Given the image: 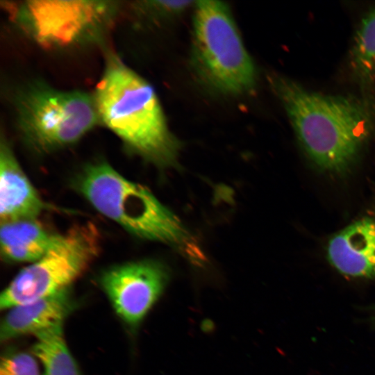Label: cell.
I'll return each instance as SVG.
<instances>
[{"label": "cell", "mask_w": 375, "mask_h": 375, "mask_svg": "<svg viewBox=\"0 0 375 375\" xmlns=\"http://www.w3.org/2000/svg\"><path fill=\"white\" fill-rule=\"evenodd\" d=\"M270 83L310 160L329 174L349 172L375 133V101L315 92L280 75Z\"/></svg>", "instance_id": "6da1fadb"}, {"label": "cell", "mask_w": 375, "mask_h": 375, "mask_svg": "<svg viewBox=\"0 0 375 375\" xmlns=\"http://www.w3.org/2000/svg\"><path fill=\"white\" fill-rule=\"evenodd\" d=\"M93 97L99 122L129 150L161 167L176 165L180 144L153 88L117 55L107 56Z\"/></svg>", "instance_id": "7a4b0ae2"}, {"label": "cell", "mask_w": 375, "mask_h": 375, "mask_svg": "<svg viewBox=\"0 0 375 375\" xmlns=\"http://www.w3.org/2000/svg\"><path fill=\"white\" fill-rule=\"evenodd\" d=\"M78 189L98 212L133 235L172 245L202 260L178 218L149 190L127 179L108 163L87 166L78 179Z\"/></svg>", "instance_id": "3957f363"}, {"label": "cell", "mask_w": 375, "mask_h": 375, "mask_svg": "<svg viewBox=\"0 0 375 375\" xmlns=\"http://www.w3.org/2000/svg\"><path fill=\"white\" fill-rule=\"evenodd\" d=\"M192 57L201 78L224 94L239 95L256 85V70L228 6L218 1L195 2Z\"/></svg>", "instance_id": "277c9868"}, {"label": "cell", "mask_w": 375, "mask_h": 375, "mask_svg": "<svg viewBox=\"0 0 375 375\" xmlns=\"http://www.w3.org/2000/svg\"><path fill=\"white\" fill-rule=\"evenodd\" d=\"M15 107L22 137L43 151L76 143L99 122L93 95L39 81L16 93Z\"/></svg>", "instance_id": "5b68a950"}, {"label": "cell", "mask_w": 375, "mask_h": 375, "mask_svg": "<svg viewBox=\"0 0 375 375\" xmlns=\"http://www.w3.org/2000/svg\"><path fill=\"white\" fill-rule=\"evenodd\" d=\"M18 28L38 45L60 49L100 40L110 27L118 4L111 1H4Z\"/></svg>", "instance_id": "8992f818"}, {"label": "cell", "mask_w": 375, "mask_h": 375, "mask_svg": "<svg viewBox=\"0 0 375 375\" xmlns=\"http://www.w3.org/2000/svg\"><path fill=\"white\" fill-rule=\"evenodd\" d=\"M100 233L91 222L60 234L37 261L22 269L2 292L1 309L32 302L69 288L100 253Z\"/></svg>", "instance_id": "52a82bcc"}, {"label": "cell", "mask_w": 375, "mask_h": 375, "mask_svg": "<svg viewBox=\"0 0 375 375\" xmlns=\"http://www.w3.org/2000/svg\"><path fill=\"white\" fill-rule=\"evenodd\" d=\"M168 280L169 273L161 262L142 260L106 269L99 284L117 315L134 330L159 299Z\"/></svg>", "instance_id": "ba28073f"}, {"label": "cell", "mask_w": 375, "mask_h": 375, "mask_svg": "<svg viewBox=\"0 0 375 375\" xmlns=\"http://www.w3.org/2000/svg\"><path fill=\"white\" fill-rule=\"evenodd\" d=\"M327 257L344 276L375 278V217H362L333 235L328 243Z\"/></svg>", "instance_id": "9c48e42d"}, {"label": "cell", "mask_w": 375, "mask_h": 375, "mask_svg": "<svg viewBox=\"0 0 375 375\" xmlns=\"http://www.w3.org/2000/svg\"><path fill=\"white\" fill-rule=\"evenodd\" d=\"M49 207L23 171L8 142L0 144L1 223L37 219Z\"/></svg>", "instance_id": "30bf717a"}, {"label": "cell", "mask_w": 375, "mask_h": 375, "mask_svg": "<svg viewBox=\"0 0 375 375\" xmlns=\"http://www.w3.org/2000/svg\"><path fill=\"white\" fill-rule=\"evenodd\" d=\"M76 306L69 288L30 303L10 308L1 323L0 340L6 342L17 337L34 334L64 319Z\"/></svg>", "instance_id": "8fae6325"}, {"label": "cell", "mask_w": 375, "mask_h": 375, "mask_svg": "<svg viewBox=\"0 0 375 375\" xmlns=\"http://www.w3.org/2000/svg\"><path fill=\"white\" fill-rule=\"evenodd\" d=\"M60 234L53 233L37 219L1 223V255L7 262L33 263L51 248Z\"/></svg>", "instance_id": "7c38bea8"}, {"label": "cell", "mask_w": 375, "mask_h": 375, "mask_svg": "<svg viewBox=\"0 0 375 375\" xmlns=\"http://www.w3.org/2000/svg\"><path fill=\"white\" fill-rule=\"evenodd\" d=\"M350 69L360 96L375 101V8L358 26L350 51Z\"/></svg>", "instance_id": "4fadbf2b"}, {"label": "cell", "mask_w": 375, "mask_h": 375, "mask_svg": "<svg viewBox=\"0 0 375 375\" xmlns=\"http://www.w3.org/2000/svg\"><path fill=\"white\" fill-rule=\"evenodd\" d=\"M33 353L41 362L44 375H81L65 340L62 323L35 335Z\"/></svg>", "instance_id": "5bb4252c"}, {"label": "cell", "mask_w": 375, "mask_h": 375, "mask_svg": "<svg viewBox=\"0 0 375 375\" xmlns=\"http://www.w3.org/2000/svg\"><path fill=\"white\" fill-rule=\"evenodd\" d=\"M0 375H40L38 363L31 354L10 351L1 358Z\"/></svg>", "instance_id": "9a60e30c"}, {"label": "cell", "mask_w": 375, "mask_h": 375, "mask_svg": "<svg viewBox=\"0 0 375 375\" xmlns=\"http://www.w3.org/2000/svg\"><path fill=\"white\" fill-rule=\"evenodd\" d=\"M372 323H373V324H374V326H375V314H374V315L373 317H372Z\"/></svg>", "instance_id": "2e32d148"}]
</instances>
